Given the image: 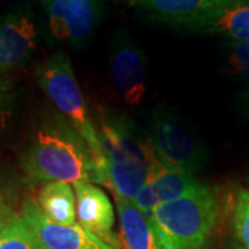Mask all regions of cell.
I'll return each instance as SVG.
<instances>
[{"instance_id": "obj_1", "label": "cell", "mask_w": 249, "mask_h": 249, "mask_svg": "<svg viewBox=\"0 0 249 249\" xmlns=\"http://www.w3.org/2000/svg\"><path fill=\"white\" fill-rule=\"evenodd\" d=\"M21 168L32 183L88 181L108 187L107 176L100 169L86 142L64 119L36 132L21 157Z\"/></svg>"}, {"instance_id": "obj_2", "label": "cell", "mask_w": 249, "mask_h": 249, "mask_svg": "<svg viewBox=\"0 0 249 249\" xmlns=\"http://www.w3.org/2000/svg\"><path fill=\"white\" fill-rule=\"evenodd\" d=\"M104 154L108 187L114 196L133 201L160 168L147 134L124 115L103 114L96 127Z\"/></svg>"}, {"instance_id": "obj_3", "label": "cell", "mask_w": 249, "mask_h": 249, "mask_svg": "<svg viewBox=\"0 0 249 249\" xmlns=\"http://www.w3.org/2000/svg\"><path fill=\"white\" fill-rule=\"evenodd\" d=\"M217 219V196L198 183L178 199L158 205L148 223L163 249H209Z\"/></svg>"}, {"instance_id": "obj_4", "label": "cell", "mask_w": 249, "mask_h": 249, "mask_svg": "<svg viewBox=\"0 0 249 249\" xmlns=\"http://www.w3.org/2000/svg\"><path fill=\"white\" fill-rule=\"evenodd\" d=\"M36 80L62 119L83 137L100 169L106 173L101 142L70 58L62 52L50 55L37 65Z\"/></svg>"}, {"instance_id": "obj_5", "label": "cell", "mask_w": 249, "mask_h": 249, "mask_svg": "<svg viewBox=\"0 0 249 249\" xmlns=\"http://www.w3.org/2000/svg\"><path fill=\"white\" fill-rule=\"evenodd\" d=\"M145 134L157 160L168 169L196 175L208 160L206 145L176 112L168 108L152 112Z\"/></svg>"}, {"instance_id": "obj_6", "label": "cell", "mask_w": 249, "mask_h": 249, "mask_svg": "<svg viewBox=\"0 0 249 249\" xmlns=\"http://www.w3.org/2000/svg\"><path fill=\"white\" fill-rule=\"evenodd\" d=\"M109 80L124 104L137 107L147 93V61L142 50L124 31L112 39L109 54Z\"/></svg>"}, {"instance_id": "obj_7", "label": "cell", "mask_w": 249, "mask_h": 249, "mask_svg": "<svg viewBox=\"0 0 249 249\" xmlns=\"http://www.w3.org/2000/svg\"><path fill=\"white\" fill-rule=\"evenodd\" d=\"M50 34L79 47L93 36L103 16V0H42Z\"/></svg>"}, {"instance_id": "obj_8", "label": "cell", "mask_w": 249, "mask_h": 249, "mask_svg": "<svg viewBox=\"0 0 249 249\" xmlns=\"http://www.w3.org/2000/svg\"><path fill=\"white\" fill-rule=\"evenodd\" d=\"M19 216L34 234L39 249H114L80 224L61 226L49 220L32 198L24 201Z\"/></svg>"}, {"instance_id": "obj_9", "label": "cell", "mask_w": 249, "mask_h": 249, "mask_svg": "<svg viewBox=\"0 0 249 249\" xmlns=\"http://www.w3.org/2000/svg\"><path fill=\"white\" fill-rule=\"evenodd\" d=\"M37 47L34 16L17 9L0 16V75L24 67Z\"/></svg>"}, {"instance_id": "obj_10", "label": "cell", "mask_w": 249, "mask_h": 249, "mask_svg": "<svg viewBox=\"0 0 249 249\" xmlns=\"http://www.w3.org/2000/svg\"><path fill=\"white\" fill-rule=\"evenodd\" d=\"M76 196V217L79 224L114 249H124L114 230L115 211L107 193L94 183L78 181L73 184Z\"/></svg>"}, {"instance_id": "obj_11", "label": "cell", "mask_w": 249, "mask_h": 249, "mask_svg": "<svg viewBox=\"0 0 249 249\" xmlns=\"http://www.w3.org/2000/svg\"><path fill=\"white\" fill-rule=\"evenodd\" d=\"M181 31L217 35L232 42H249V0H240L193 18Z\"/></svg>"}, {"instance_id": "obj_12", "label": "cell", "mask_w": 249, "mask_h": 249, "mask_svg": "<svg viewBox=\"0 0 249 249\" xmlns=\"http://www.w3.org/2000/svg\"><path fill=\"white\" fill-rule=\"evenodd\" d=\"M198 183L199 181L191 173L168 169L160 165V168L154 173L150 181L134 196L132 204L142 212L147 220H150L154 209L158 205L178 199L187 194Z\"/></svg>"}, {"instance_id": "obj_13", "label": "cell", "mask_w": 249, "mask_h": 249, "mask_svg": "<svg viewBox=\"0 0 249 249\" xmlns=\"http://www.w3.org/2000/svg\"><path fill=\"white\" fill-rule=\"evenodd\" d=\"M240 0H127L145 18L180 28L193 18Z\"/></svg>"}, {"instance_id": "obj_14", "label": "cell", "mask_w": 249, "mask_h": 249, "mask_svg": "<svg viewBox=\"0 0 249 249\" xmlns=\"http://www.w3.org/2000/svg\"><path fill=\"white\" fill-rule=\"evenodd\" d=\"M119 219V238L124 249H163L157 240L151 224L132 204L114 196Z\"/></svg>"}, {"instance_id": "obj_15", "label": "cell", "mask_w": 249, "mask_h": 249, "mask_svg": "<svg viewBox=\"0 0 249 249\" xmlns=\"http://www.w3.org/2000/svg\"><path fill=\"white\" fill-rule=\"evenodd\" d=\"M36 205L49 220L61 226L76 224V198L70 183H43L35 199Z\"/></svg>"}, {"instance_id": "obj_16", "label": "cell", "mask_w": 249, "mask_h": 249, "mask_svg": "<svg viewBox=\"0 0 249 249\" xmlns=\"http://www.w3.org/2000/svg\"><path fill=\"white\" fill-rule=\"evenodd\" d=\"M0 249H39L27 223L16 214L0 226Z\"/></svg>"}, {"instance_id": "obj_17", "label": "cell", "mask_w": 249, "mask_h": 249, "mask_svg": "<svg viewBox=\"0 0 249 249\" xmlns=\"http://www.w3.org/2000/svg\"><path fill=\"white\" fill-rule=\"evenodd\" d=\"M234 241L242 249H249V188H238L232 199Z\"/></svg>"}, {"instance_id": "obj_18", "label": "cell", "mask_w": 249, "mask_h": 249, "mask_svg": "<svg viewBox=\"0 0 249 249\" xmlns=\"http://www.w3.org/2000/svg\"><path fill=\"white\" fill-rule=\"evenodd\" d=\"M223 71L249 79V42H227L223 53Z\"/></svg>"}, {"instance_id": "obj_19", "label": "cell", "mask_w": 249, "mask_h": 249, "mask_svg": "<svg viewBox=\"0 0 249 249\" xmlns=\"http://www.w3.org/2000/svg\"><path fill=\"white\" fill-rule=\"evenodd\" d=\"M16 214L13 212L11 206L7 202L6 196L3 194V191L0 190V226L4 224L6 222H9L10 219H13Z\"/></svg>"}, {"instance_id": "obj_20", "label": "cell", "mask_w": 249, "mask_h": 249, "mask_svg": "<svg viewBox=\"0 0 249 249\" xmlns=\"http://www.w3.org/2000/svg\"><path fill=\"white\" fill-rule=\"evenodd\" d=\"M237 104L240 107L241 114L245 116L247 119H249V85L241 93H238Z\"/></svg>"}, {"instance_id": "obj_21", "label": "cell", "mask_w": 249, "mask_h": 249, "mask_svg": "<svg viewBox=\"0 0 249 249\" xmlns=\"http://www.w3.org/2000/svg\"><path fill=\"white\" fill-rule=\"evenodd\" d=\"M4 124H6V111H4V107H3V98L0 96V136L3 133Z\"/></svg>"}, {"instance_id": "obj_22", "label": "cell", "mask_w": 249, "mask_h": 249, "mask_svg": "<svg viewBox=\"0 0 249 249\" xmlns=\"http://www.w3.org/2000/svg\"><path fill=\"white\" fill-rule=\"evenodd\" d=\"M224 249H242V248H241L240 245H238L235 241L232 240V241H230V242H227V245H226V248Z\"/></svg>"}, {"instance_id": "obj_23", "label": "cell", "mask_w": 249, "mask_h": 249, "mask_svg": "<svg viewBox=\"0 0 249 249\" xmlns=\"http://www.w3.org/2000/svg\"><path fill=\"white\" fill-rule=\"evenodd\" d=\"M248 183H249V178H248Z\"/></svg>"}]
</instances>
